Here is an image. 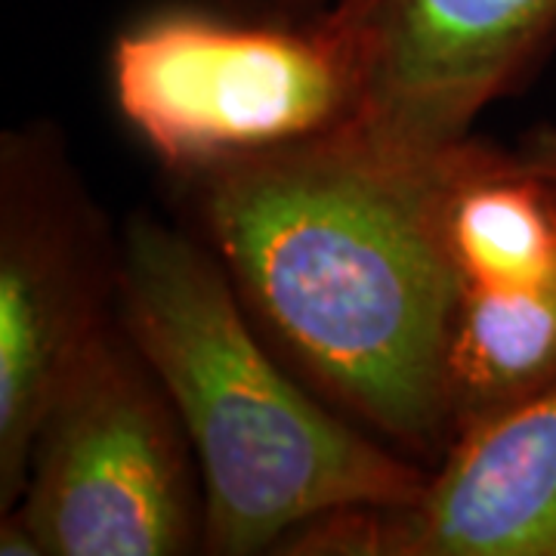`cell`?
Returning a JSON list of instances; mask_svg holds the SVG:
<instances>
[{"label":"cell","instance_id":"52a82bcc","mask_svg":"<svg viewBox=\"0 0 556 556\" xmlns=\"http://www.w3.org/2000/svg\"><path fill=\"white\" fill-rule=\"evenodd\" d=\"M383 556H556V383L452 439Z\"/></svg>","mask_w":556,"mask_h":556},{"label":"cell","instance_id":"5b68a950","mask_svg":"<svg viewBox=\"0 0 556 556\" xmlns=\"http://www.w3.org/2000/svg\"><path fill=\"white\" fill-rule=\"evenodd\" d=\"M121 239L60 127L0 137V514L22 497L43 415L118 325Z\"/></svg>","mask_w":556,"mask_h":556},{"label":"cell","instance_id":"3957f363","mask_svg":"<svg viewBox=\"0 0 556 556\" xmlns=\"http://www.w3.org/2000/svg\"><path fill=\"white\" fill-rule=\"evenodd\" d=\"M121 118L170 177L340 130L362 78L325 20L170 7L124 28L109 56Z\"/></svg>","mask_w":556,"mask_h":556},{"label":"cell","instance_id":"8992f818","mask_svg":"<svg viewBox=\"0 0 556 556\" xmlns=\"http://www.w3.org/2000/svg\"><path fill=\"white\" fill-rule=\"evenodd\" d=\"M362 78L358 118L399 152L433 155L556 50V0H328Z\"/></svg>","mask_w":556,"mask_h":556},{"label":"cell","instance_id":"277c9868","mask_svg":"<svg viewBox=\"0 0 556 556\" xmlns=\"http://www.w3.org/2000/svg\"><path fill=\"white\" fill-rule=\"evenodd\" d=\"M195 551H204L199 457L164 383L118 318L43 415L22 497L0 514V554Z\"/></svg>","mask_w":556,"mask_h":556},{"label":"cell","instance_id":"9c48e42d","mask_svg":"<svg viewBox=\"0 0 556 556\" xmlns=\"http://www.w3.org/2000/svg\"><path fill=\"white\" fill-rule=\"evenodd\" d=\"M517 152L541 174L556 179V121L554 124H541L532 134H526L517 146Z\"/></svg>","mask_w":556,"mask_h":556},{"label":"cell","instance_id":"6da1fadb","mask_svg":"<svg viewBox=\"0 0 556 556\" xmlns=\"http://www.w3.org/2000/svg\"><path fill=\"white\" fill-rule=\"evenodd\" d=\"M452 149L399 152L346 124L179 177L260 334L340 415L427 470L452 445Z\"/></svg>","mask_w":556,"mask_h":556},{"label":"cell","instance_id":"ba28073f","mask_svg":"<svg viewBox=\"0 0 556 556\" xmlns=\"http://www.w3.org/2000/svg\"><path fill=\"white\" fill-rule=\"evenodd\" d=\"M239 13L251 16H276V20H313L318 16L328 0H229Z\"/></svg>","mask_w":556,"mask_h":556},{"label":"cell","instance_id":"7a4b0ae2","mask_svg":"<svg viewBox=\"0 0 556 556\" xmlns=\"http://www.w3.org/2000/svg\"><path fill=\"white\" fill-rule=\"evenodd\" d=\"M118 318L199 457L204 554H276L328 510L424 495L430 470L340 415L278 356L204 239L152 214L130 219Z\"/></svg>","mask_w":556,"mask_h":556}]
</instances>
